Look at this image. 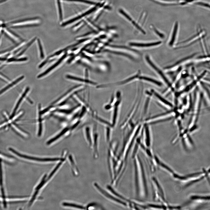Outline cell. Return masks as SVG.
<instances>
[{"mask_svg": "<svg viewBox=\"0 0 210 210\" xmlns=\"http://www.w3.org/2000/svg\"><path fill=\"white\" fill-rule=\"evenodd\" d=\"M8 150L15 157L25 161L48 162L55 161L60 159L58 158H41L31 156L18 151L15 149L10 147Z\"/></svg>", "mask_w": 210, "mask_h": 210, "instance_id": "cell-4", "label": "cell"}, {"mask_svg": "<svg viewBox=\"0 0 210 210\" xmlns=\"http://www.w3.org/2000/svg\"><path fill=\"white\" fill-rule=\"evenodd\" d=\"M64 206H69L75 208H78L81 209H85L84 207L82 206L77 205L74 204L69 203H68L64 202L63 203Z\"/></svg>", "mask_w": 210, "mask_h": 210, "instance_id": "cell-28", "label": "cell"}, {"mask_svg": "<svg viewBox=\"0 0 210 210\" xmlns=\"http://www.w3.org/2000/svg\"><path fill=\"white\" fill-rule=\"evenodd\" d=\"M145 126L144 129V143L143 144L146 147L150 148L151 145V141L150 130L147 124H146Z\"/></svg>", "mask_w": 210, "mask_h": 210, "instance_id": "cell-13", "label": "cell"}, {"mask_svg": "<svg viewBox=\"0 0 210 210\" xmlns=\"http://www.w3.org/2000/svg\"><path fill=\"white\" fill-rule=\"evenodd\" d=\"M94 185L98 192L105 198L115 204L127 208L126 204L112 191L104 188L97 182L94 183Z\"/></svg>", "mask_w": 210, "mask_h": 210, "instance_id": "cell-3", "label": "cell"}, {"mask_svg": "<svg viewBox=\"0 0 210 210\" xmlns=\"http://www.w3.org/2000/svg\"><path fill=\"white\" fill-rule=\"evenodd\" d=\"M145 58L146 61L149 65L159 74L167 84L170 87H171V83L164 75V74L163 73V72L153 63L149 56L146 55V56Z\"/></svg>", "mask_w": 210, "mask_h": 210, "instance_id": "cell-10", "label": "cell"}, {"mask_svg": "<svg viewBox=\"0 0 210 210\" xmlns=\"http://www.w3.org/2000/svg\"><path fill=\"white\" fill-rule=\"evenodd\" d=\"M112 128L109 126H106L105 130V137L106 142L109 144L111 142V129Z\"/></svg>", "mask_w": 210, "mask_h": 210, "instance_id": "cell-22", "label": "cell"}, {"mask_svg": "<svg viewBox=\"0 0 210 210\" xmlns=\"http://www.w3.org/2000/svg\"><path fill=\"white\" fill-rule=\"evenodd\" d=\"M3 160L0 159V201L3 205L7 195L5 186Z\"/></svg>", "mask_w": 210, "mask_h": 210, "instance_id": "cell-7", "label": "cell"}, {"mask_svg": "<svg viewBox=\"0 0 210 210\" xmlns=\"http://www.w3.org/2000/svg\"><path fill=\"white\" fill-rule=\"evenodd\" d=\"M139 78L140 79L143 80L150 82L158 86H161L162 85L161 83L159 81L155 80L154 79L147 77L141 76L139 77Z\"/></svg>", "mask_w": 210, "mask_h": 210, "instance_id": "cell-23", "label": "cell"}, {"mask_svg": "<svg viewBox=\"0 0 210 210\" xmlns=\"http://www.w3.org/2000/svg\"><path fill=\"white\" fill-rule=\"evenodd\" d=\"M24 76H21L19 77V78H18L13 81V82L10 84L8 85L7 86H6V87H5L4 88H3V89L1 90H0V95L2 94L3 93L5 92L6 90H8L9 88H10L11 87H12L13 86L15 85L16 84L18 83V82H19V81L21 80L23 78H24Z\"/></svg>", "mask_w": 210, "mask_h": 210, "instance_id": "cell-21", "label": "cell"}, {"mask_svg": "<svg viewBox=\"0 0 210 210\" xmlns=\"http://www.w3.org/2000/svg\"><path fill=\"white\" fill-rule=\"evenodd\" d=\"M134 165V192L137 199L146 198L148 194L147 183L145 167L138 154L132 159Z\"/></svg>", "mask_w": 210, "mask_h": 210, "instance_id": "cell-1", "label": "cell"}, {"mask_svg": "<svg viewBox=\"0 0 210 210\" xmlns=\"http://www.w3.org/2000/svg\"><path fill=\"white\" fill-rule=\"evenodd\" d=\"M116 99H114L112 108L113 112L112 114L111 123L112 127H114L116 125L118 120L119 113L122 101L121 94L120 91L117 92Z\"/></svg>", "mask_w": 210, "mask_h": 210, "instance_id": "cell-6", "label": "cell"}, {"mask_svg": "<svg viewBox=\"0 0 210 210\" xmlns=\"http://www.w3.org/2000/svg\"><path fill=\"white\" fill-rule=\"evenodd\" d=\"M138 76L139 74L137 73V74H136V75L133 76L132 77H130L126 79V80H123L120 82L112 83H110L109 84L99 85L97 86V88H102L110 87L114 86L122 85L129 82V81L132 80L138 77Z\"/></svg>", "mask_w": 210, "mask_h": 210, "instance_id": "cell-11", "label": "cell"}, {"mask_svg": "<svg viewBox=\"0 0 210 210\" xmlns=\"http://www.w3.org/2000/svg\"><path fill=\"white\" fill-rule=\"evenodd\" d=\"M161 43V42L158 41L150 43H130L129 44L130 45L134 46L140 47H147L157 46L159 45Z\"/></svg>", "mask_w": 210, "mask_h": 210, "instance_id": "cell-16", "label": "cell"}, {"mask_svg": "<svg viewBox=\"0 0 210 210\" xmlns=\"http://www.w3.org/2000/svg\"><path fill=\"white\" fill-rule=\"evenodd\" d=\"M29 87L27 88L24 91V93L22 94L21 97L19 99L18 101L17 102V103L15 106V108H14L13 111L11 115L10 116V118H12L14 116L16 111H17V110L18 107L20 106V104L21 103V102H22V100L23 99L25 96L26 95L27 93L29 91Z\"/></svg>", "mask_w": 210, "mask_h": 210, "instance_id": "cell-17", "label": "cell"}, {"mask_svg": "<svg viewBox=\"0 0 210 210\" xmlns=\"http://www.w3.org/2000/svg\"><path fill=\"white\" fill-rule=\"evenodd\" d=\"M196 4L198 5L209 8V5L207 3L202 2H198L196 3Z\"/></svg>", "mask_w": 210, "mask_h": 210, "instance_id": "cell-34", "label": "cell"}, {"mask_svg": "<svg viewBox=\"0 0 210 210\" xmlns=\"http://www.w3.org/2000/svg\"><path fill=\"white\" fill-rule=\"evenodd\" d=\"M69 1H77L86 4H95V3L94 2L88 1L86 0H64Z\"/></svg>", "mask_w": 210, "mask_h": 210, "instance_id": "cell-31", "label": "cell"}, {"mask_svg": "<svg viewBox=\"0 0 210 210\" xmlns=\"http://www.w3.org/2000/svg\"><path fill=\"white\" fill-rule=\"evenodd\" d=\"M152 28L153 30L155 32V33H156L158 36H159L161 38H163L164 37V35L162 33L160 32L157 29H156L154 26L151 25Z\"/></svg>", "mask_w": 210, "mask_h": 210, "instance_id": "cell-33", "label": "cell"}, {"mask_svg": "<svg viewBox=\"0 0 210 210\" xmlns=\"http://www.w3.org/2000/svg\"><path fill=\"white\" fill-rule=\"evenodd\" d=\"M38 46L39 48V49L40 51V56L42 59H43L44 57V53L43 52V50L42 47L41 42V41L39 39H38Z\"/></svg>", "mask_w": 210, "mask_h": 210, "instance_id": "cell-30", "label": "cell"}, {"mask_svg": "<svg viewBox=\"0 0 210 210\" xmlns=\"http://www.w3.org/2000/svg\"><path fill=\"white\" fill-rule=\"evenodd\" d=\"M85 77H86V79L87 78H87H88V71H87V69H86V70H85Z\"/></svg>", "mask_w": 210, "mask_h": 210, "instance_id": "cell-36", "label": "cell"}, {"mask_svg": "<svg viewBox=\"0 0 210 210\" xmlns=\"http://www.w3.org/2000/svg\"><path fill=\"white\" fill-rule=\"evenodd\" d=\"M153 92L155 96L159 100H160L162 102H163V103L167 104V105L168 106L170 107L172 106V105L171 103H170L169 102L166 101V99L161 96L160 95L158 94L157 93L154 92V91H153Z\"/></svg>", "mask_w": 210, "mask_h": 210, "instance_id": "cell-27", "label": "cell"}, {"mask_svg": "<svg viewBox=\"0 0 210 210\" xmlns=\"http://www.w3.org/2000/svg\"><path fill=\"white\" fill-rule=\"evenodd\" d=\"M151 184L154 199L158 201L163 205L167 206L169 204L166 199L164 191L158 181L155 177L152 178Z\"/></svg>", "mask_w": 210, "mask_h": 210, "instance_id": "cell-5", "label": "cell"}, {"mask_svg": "<svg viewBox=\"0 0 210 210\" xmlns=\"http://www.w3.org/2000/svg\"><path fill=\"white\" fill-rule=\"evenodd\" d=\"M96 8V7H95L90 9L89 10H88L87 11L83 13L82 14H81L77 17H76L71 19L64 22L62 24V26H64L80 19V18L91 13L93 11H94L95 10Z\"/></svg>", "mask_w": 210, "mask_h": 210, "instance_id": "cell-14", "label": "cell"}, {"mask_svg": "<svg viewBox=\"0 0 210 210\" xmlns=\"http://www.w3.org/2000/svg\"><path fill=\"white\" fill-rule=\"evenodd\" d=\"M66 54L64 55L56 62L52 65V66L50 67L49 68H48L47 70H46L43 73L38 75L37 77L38 78H40L48 74L49 72L52 70L54 69L58 65H59L62 61V60H63L64 58L66 57Z\"/></svg>", "mask_w": 210, "mask_h": 210, "instance_id": "cell-15", "label": "cell"}, {"mask_svg": "<svg viewBox=\"0 0 210 210\" xmlns=\"http://www.w3.org/2000/svg\"><path fill=\"white\" fill-rule=\"evenodd\" d=\"M57 4L59 12V18L60 20H62V13L60 0H57Z\"/></svg>", "mask_w": 210, "mask_h": 210, "instance_id": "cell-29", "label": "cell"}, {"mask_svg": "<svg viewBox=\"0 0 210 210\" xmlns=\"http://www.w3.org/2000/svg\"><path fill=\"white\" fill-rule=\"evenodd\" d=\"M178 27V23L177 22H176L174 25L171 39L169 43V45L170 46H172L174 43L176 36Z\"/></svg>", "mask_w": 210, "mask_h": 210, "instance_id": "cell-20", "label": "cell"}, {"mask_svg": "<svg viewBox=\"0 0 210 210\" xmlns=\"http://www.w3.org/2000/svg\"><path fill=\"white\" fill-rule=\"evenodd\" d=\"M88 209L103 210L104 209L101 205L96 203L90 204L88 206Z\"/></svg>", "mask_w": 210, "mask_h": 210, "instance_id": "cell-25", "label": "cell"}, {"mask_svg": "<svg viewBox=\"0 0 210 210\" xmlns=\"http://www.w3.org/2000/svg\"><path fill=\"white\" fill-rule=\"evenodd\" d=\"M105 51L115 54L120 55L129 58L131 60H134L133 58L130 55L122 52H116L108 50H105Z\"/></svg>", "mask_w": 210, "mask_h": 210, "instance_id": "cell-26", "label": "cell"}, {"mask_svg": "<svg viewBox=\"0 0 210 210\" xmlns=\"http://www.w3.org/2000/svg\"><path fill=\"white\" fill-rule=\"evenodd\" d=\"M209 195H191L189 197V200L193 202L203 203L209 201Z\"/></svg>", "mask_w": 210, "mask_h": 210, "instance_id": "cell-12", "label": "cell"}, {"mask_svg": "<svg viewBox=\"0 0 210 210\" xmlns=\"http://www.w3.org/2000/svg\"><path fill=\"white\" fill-rule=\"evenodd\" d=\"M37 19H32L30 20L15 23L13 24V26H22L25 25H35V24L31 23V22L33 20H36Z\"/></svg>", "mask_w": 210, "mask_h": 210, "instance_id": "cell-24", "label": "cell"}, {"mask_svg": "<svg viewBox=\"0 0 210 210\" xmlns=\"http://www.w3.org/2000/svg\"><path fill=\"white\" fill-rule=\"evenodd\" d=\"M163 5H184L194 0H152Z\"/></svg>", "mask_w": 210, "mask_h": 210, "instance_id": "cell-8", "label": "cell"}, {"mask_svg": "<svg viewBox=\"0 0 210 210\" xmlns=\"http://www.w3.org/2000/svg\"><path fill=\"white\" fill-rule=\"evenodd\" d=\"M6 58H1L0 57V61H3L6 60Z\"/></svg>", "mask_w": 210, "mask_h": 210, "instance_id": "cell-37", "label": "cell"}, {"mask_svg": "<svg viewBox=\"0 0 210 210\" xmlns=\"http://www.w3.org/2000/svg\"><path fill=\"white\" fill-rule=\"evenodd\" d=\"M109 144L107 156V163L108 171L112 181L115 175V167L117 160L118 144L117 142H110Z\"/></svg>", "mask_w": 210, "mask_h": 210, "instance_id": "cell-2", "label": "cell"}, {"mask_svg": "<svg viewBox=\"0 0 210 210\" xmlns=\"http://www.w3.org/2000/svg\"><path fill=\"white\" fill-rule=\"evenodd\" d=\"M120 12L122 14V15H124L126 18L127 19L129 20H131V18H130V17L126 13H125L124 12V11H123V10H120Z\"/></svg>", "mask_w": 210, "mask_h": 210, "instance_id": "cell-35", "label": "cell"}, {"mask_svg": "<svg viewBox=\"0 0 210 210\" xmlns=\"http://www.w3.org/2000/svg\"><path fill=\"white\" fill-rule=\"evenodd\" d=\"M27 60V58H22L19 59H16L14 58H12L9 59L8 61V62H19V61H25Z\"/></svg>", "mask_w": 210, "mask_h": 210, "instance_id": "cell-32", "label": "cell"}, {"mask_svg": "<svg viewBox=\"0 0 210 210\" xmlns=\"http://www.w3.org/2000/svg\"><path fill=\"white\" fill-rule=\"evenodd\" d=\"M66 77L69 79L78 81H81V82L89 83L92 85H95L97 84L96 83L90 80H88V79H84L81 78L76 77L69 75H66Z\"/></svg>", "mask_w": 210, "mask_h": 210, "instance_id": "cell-19", "label": "cell"}, {"mask_svg": "<svg viewBox=\"0 0 210 210\" xmlns=\"http://www.w3.org/2000/svg\"><path fill=\"white\" fill-rule=\"evenodd\" d=\"M93 133L92 145L93 151V155L94 158L96 159L99 157V137L98 134L96 129Z\"/></svg>", "mask_w": 210, "mask_h": 210, "instance_id": "cell-9", "label": "cell"}, {"mask_svg": "<svg viewBox=\"0 0 210 210\" xmlns=\"http://www.w3.org/2000/svg\"><path fill=\"white\" fill-rule=\"evenodd\" d=\"M91 130L90 127H87L85 129V135L86 139L89 145L90 146H92L93 136H92Z\"/></svg>", "mask_w": 210, "mask_h": 210, "instance_id": "cell-18", "label": "cell"}]
</instances>
